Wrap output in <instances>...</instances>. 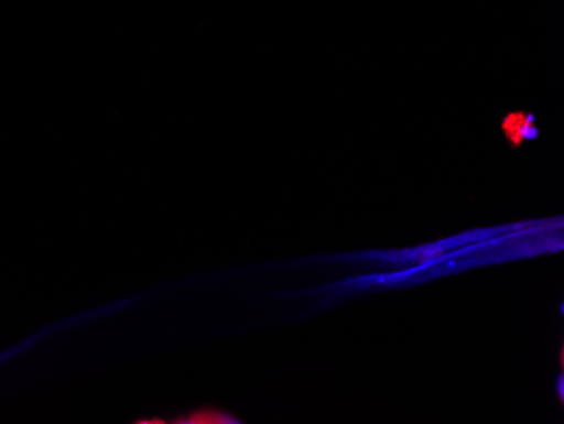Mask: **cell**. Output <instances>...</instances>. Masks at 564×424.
Listing matches in <instances>:
<instances>
[{
	"label": "cell",
	"mask_w": 564,
	"mask_h": 424,
	"mask_svg": "<svg viewBox=\"0 0 564 424\" xmlns=\"http://www.w3.org/2000/svg\"><path fill=\"white\" fill-rule=\"evenodd\" d=\"M502 132L512 148H519L538 135V126L531 113L510 112L503 117Z\"/></svg>",
	"instance_id": "obj_1"
},
{
	"label": "cell",
	"mask_w": 564,
	"mask_h": 424,
	"mask_svg": "<svg viewBox=\"0 0 564 424\" xmlns=\"http://www.w3.org/2000/svg\"><path fill=\"white\" fill-rule=\"evenodd\" d=\"M177 423H239V421L234 420L232 416H228V414L218 413V411L205 410L198 411V413L189 414L185 420H180Z\"/></svg>",
	"instance_id": "obj_2"
}]
</instances>
